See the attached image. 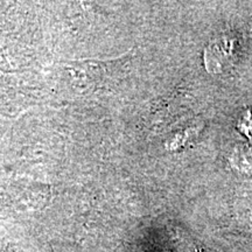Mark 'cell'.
I'll use <instances>...</instances> for the list:
<instances>
[{"label": "cell", "mask_w": 252, "mask_h": 252, "mask_svg": "<svg viewBox=\"0 0 252 252\" xmlns=\"http://www.w3.org/2000/svg\"><path fill=\"white\" fill-rule=\"evenodd\" d=\"M237 40L232 35H220L209 43L204 52V64L208 71L220 74L232 67L236 60Z\"/></svg>", "instance_id": "cell-1"}]
</instances>
